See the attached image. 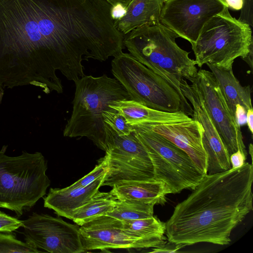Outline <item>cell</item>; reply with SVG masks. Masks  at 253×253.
<instances>
[{
    "label": "cell",
    "mask_w": 253,
    "mask_h": 253,
    "mask_svg": "<svg viewBox=\"0 0 253 253\" xmlns=\"http://www.w3.org/2000/svg\"><path fill=\"white\" fill-rule=\"evenodd\" d=\"M112 35L105 0H0V91L33 85L63 92L83 60H99Z\"/></svg>",
    "instance_id": "cell-1"
},
{
    "label": "cell",
    "mask_w": 253,
    "mask_h": 253,
    "mask_svg": "<svg viewBox=\"0 0 253 253\" xmlns=\"http://www.w3.org/2000/svg\"><path fill=\"white\" fill-rule=\"evenodd\" d=\"M253 166L207 174L192 192L174 208L165 223L170 243L226 245L230 235L253 209Z\"/></svg>",
    "instance_id": "cell-2"
},
{
    "label": "cell",
    "mask_w": 253,
    "mask_h": 253,
    "mask_svg": "<svg viewBox=\"0 0 253 253\" xmlns=\"http://www.w3.org/2000/svg\"><path fill=\"white\" fill-rule=\"evenodd\" d=\"M177 38V34L159 22L138 27L125 35L123 45L135 59L184 96L180 88L182 79L190 81L198 70L189 52L176 43Z\"/></svg>",
    "instance_id": "cell-3"
},
{
    "label": "cell",
    "mask_w": 253,
    "mask_h": 253,
    "mask_svg": "<svg viewBox=\"0 0 253 253\" xmlns=\"http://www.w3.org/2000/svg\"><path fill=\"white\" fill-rule=\"evenodd\" d=\"M73 111L63 130L69 137H86L99 149L107 144L102 113L112 110L113 102L130 99L124 87L115 78L103 74L84 75L76 83Z\"/></svg>",
    "instance_id": "cell-4"
},
{
    "label": "cell",
    "mask_w": 253,
    "mask_h": 253,
    "mask_svg": "<svg viewBox=\"0 0 253 253\" xmlns=\"http://www.w3.org/2000/svg\"><path fill=\"white\" fill-rule=\"evenodd\" d=\"M0 150V208L14 211L17 217L29 211L46 194L50 180L47 162L39 152L22 151L14 157Z\"/></svg>",
    "instance_id": "cell-5"
},
{
    "label": "cell",
    "mask_w": 253,
    "mask_h": 253,
    "mask_svg": "<svg viewBox=\"0 0 253 253\" xmlns=\"http://www.w3.org/2000/svg\"><path fill=\"white\" fill-rule=\"evenodd\" d=\"M228 8L212 17L191 44L199 67L208 63L229 69L236 58L253 51L252 27L232 16Z\"/></svg>",
    "instance_id": "cell-6"
},
{
    "label": "cell",
    "mask_w": 253,
    "mask_h": 253,
    "mask_svg": "<svg viewBox=\"0 0 253 253\" xmlns=\"http://www.w3.org/2000/svg\"><path fill=\"white\" fill-rule=\"evenodd\" d=\"M111 71L127 91L130 99L155 110L182 111L192 117L193 109L187 99L130 53L123 52L114 57Z\"/></svg>",
    "instance_id": "cell-7"
},
{
    "label": "cell",
    "mask_w": 253,
    "mask_h": 253,
    "mask_svg": "<svg viewBox=\"0 0 253 253\" xmlns=\"http://www.w3.org/2000/svg\"><path fill=\"white\" fill-rule=\"evenodd\" d=\"M151 161L154 178L163 182L171 194L194 190L206 175L183 150L145 126H132Z\"/></svg>",
    "instance_id": "cell-8"
},
{
    "label": "cell",
    "mask_w": 253,
    "mask_h": 253,
    "mask_svg": "<svg viewBox=\"0 0 253 253\" xmlns=\"http://www.w3.org/2000/svg\"><path fill=\"white\" fill-rule=\"evenodd\" d=\"M104 128L107 170L102 186L155 179L150 158L133 130L128 135H119L105 123Z\"/></svg>",
    "instance_id": "cell-9"
},
{
    "label": "cell",
    "mask_w": 253,
    "mask_h": 253,
    "mask_svg": "<svg viewBox=\"0 0 253 253\" xmlns=\"http://www.w3.org/2000/svg\"><path fill=\"white\" fill-rule=\"evenodd\" d=\"M190 82L200 98L229 156L240 149L247 155L240 127L231 114L212 73L200 69Z\"/></svg>",
    "instance_id": "cell-10"
},
{
    "label": "cell",
    "mask_w": 253,
    "mask_h": 253,
    "mask_svg": "<svg viewBox=\"0 0 253 253\" xmlns=\"http://www.w3.org/2000/svg\"><path fill=\"white\" fill-rule=\"evenodd\" d=\"M26 242L51 253L84 252L78 225L47 214L33 212L23 220Z\"/></svg>",
    "instance_id": "cell-11"
},
{
    "label": "cell",
    "mask_w": 253,
    "mask_h": 253,
    "mask_svg": "<svg viewBox=\"0 0 253 253\" xmlns=\"http://www.w3.org/2000/svg\"><path fill=\"white\" fill-rule=\"evenodd\" d=\"M226 7L225 0H165L160 22L192 44L205 24Z\"/></svg>",
    "instance_id": "cell-12"
},
{
    "label": "cell",
    "mask_w": 253,
    "mask_h": 253,
    "mask_svg": "<svg viewBox=\"0 0 253 253\" xmlns=\"http://www.w3.org/2000/svg\"><path fill=\"white\" fill-rule=\"evenodd\" d=\"M81 241L84 252L107 249L156 248L151 242L133 236L125 231L121 221L102 215L79 227Z\"/></svg>",
    "instance_id": "cell-13"
},
{
    "label": "cell",
    "mask_w": 253,
    "mask_h": 253,
    "mask_svg": "<svg viewBox=\"0 0 253 253\" xmlns=\"http://www.w3.org/2000/svg\"><path fill=\"white\" fill-rule=\"evenodd\" d=\"M181 92L192 106V119L198 121L204 129L202 144L207 156L208 174L231 169L229 154L195 88L184 79L180 84Z\"/></svg>",
    "instance_id": "cell-14"
},
{
    "label": "cell",
    "mask_w": 253,
    "mask_h": 253,
    "mask_svg": "<svg viewBox=\"0 0 253 253\" xmlns=\"http://www.w3.org/2000/svg\"><path fill=\"white\" fill-rule=\"evenodd\" d=\"M140 124L163 136L185 151L197 167L204 174H207V156L202 144L204 129L198 121L192 119L173 123Z\"/></svg>",
    "instance_id": "cell-15"
},
{
    "label": "cell",
    "mask_w": 253,
    "mask_h": 253,
    "mask_svg": "<svg viewBox=\"0 0 253 253\" xmlns=\"http://www.w3.org/2000/svg\"><path fill=\"white\" fill-rule=\"evenodd\" d=\"M105 174L83 187L51 188L43 198L44 207L53 210L59 216L71 219L73 211L86 203L99 191Z\"/></svg>",
    "instance_id": "cell-16"
},
{
    "label": "cell",
    "mask_w": 253,
    "mask_h": 253,
    "mask_svg": "<svg viewBox=\"0 0 253 253\" xmlns=\"http://www.w3.org/2000/svg\"><path fill=\"white\" fill-rule=\"evenodd\" d=\"M109 107L121 114L131 126L144 123H173L192 119L182 111L168 112L157 110L131 99L114 102Z\"/></svg>",
    "instance_id": "cell-17"
},
{
    "label": "cell",
    "mask_w": 253,
    "mask_h": 253,
    "mask_svg": "<svg viewBox=\"0 0 253 253\" xmlns=\"http://www.w3.org/2000/svg\"><path fill=\"white\" fill-rule=\"evenodd\" d=\"M111 191L118 200H134L155 205L164 204L166 196L171 194L163 182L156 179L120 182L114 184Z\"/></svg>",
    "instance_id": "cell-18"
},
{
    "label": "cell",
    "mask_w": 253,
    "mask_h": 253,
    "mask_svg": "<svg viewBox=\"0 0 253 253\" xmlns=\"http://www.w3.org/2000/svg\"><path fill=\"white\" fill-rule=\"evenodd\" d=\"M165 0H131L126 7L125 14L115 21L117 30L124 35L143 26L156 24Z\"/></svg>",
    "instance_id": "cell-19"
},
{
    "label": "cell",
    "mask_w": 253,
    "mask_h": 253,
    "mask_svg": "<svg viewBox=\"0 0 253 253\" xmlns=\"http://www.w3.org/2000/svg\"><path fill=\"white\" fill-rule=\"evenodd\" d=\"M219 86L231 114L235 119L236 106L239 104L247 111L253 108L250 85L242 86L235 76L232 67L219 68L206 64Z\"/></svg>",
    "instance_id": "cell-20"
},
{
    "label": "cell",
    "mask_w": 253,
    "mask_h": 253,
    "mask_svg": "<svg viewBox=\"0 0 253 253\" xmlns=\"http://www.w3.org/2000/svg\"><path fill=\"white\" fill-rule=\"evenodd\" d=\"M121 226L129 234L151 242L156 248L166 244L165 223L154 215L141 219L121 221Z\"/></svg>",
    "instance_id": "cell-21"
},
{
    "label": "cell",
    "mask_w": 253,
    "mask_h": 253,
    "mask_svg": "<svg viewBox=\"0 0 253 253\" xmlns=\"http://www.w3.org/2000/svg\"><path fill=\"white\" fill-rule=\"evenodd\" d=\"M117 200L111 191H98L89 201L73 211L71 219L81 226L97 217L106 215L112 211Z\"/></svg>",
    "instance_id": "cell-22"
},
{
    "label": "cell",
    "mask_w": 253,
    "mask_h": 253,
    "mask_svg": "<svg viewBox=\"0 0 253 253\" xmlns=\"http://www.w3.org/2000/svg\"><path fill=\"white\" fill-rule=\"evenodd\" d=\"M155 205L134 200H117L112 211L106 215L120 221L149 217L153 215Z\"/></svg>",
    "instance_id": "cell-23"
},
{
    "label": "cell",
    "mask_w": 253,
    "mask_h": 253,
    "mask_svg": "<svg viewBox=\"0 0 253 253\" xmlns=\"http://www.w3.org/2000/svg\"><path fill=\"white\" fill-rule=\"evenodd\" d=\"M33 245L18 240L12 232H0V253H41Z\"/></svg>",
    "instance_id": "cell-24"
},
{
    "label": "cell",
    "mask_w": 253,
    "mask_h": 253,
    "mask_svg": "<svg viewBox=\"0 0 253 253\" xmlns=\"http://www.w3.org/2000/svg\"><path fill=\"white\" fill-rule=\"evenodd\" d=\"M104 122L108 124L119 135L129 134L132 130L125 118L115 109L105 111L102 113Z\"/></svg>",
    "instance_id": "cell-25"
},
{
    "label": "cell",
    "mask_w": 253,
    "mask_h": 253,
    "mask_svg": "<svg viewBox=\"0 0 253 253\" xmlns=\"http://www.w3.org/2000/svg\"><path fill=\"white\" fill-rule=\"evenodd\" d=\"M107 170V161L105 156L98 160V165L89 173L67 187L69 189L83 187L91 184L104 174Z\"/></svg>",
    "instance_id": "cell-26"
},
{
    "label": "cell",
    "mask_w": 253,
    "mask_h": 253,
    "mask_svg": "<svg viewBox=\"0 0 253 253\" xmlns=\"http://www.w3.org/2000/svg\"><path fill=\"white\" fill-rule=\"evenodd\" d=\"M23 226V221L0 211V232H13Z\"/></svg>",
    "instance_id": "cell-27"
},
{
    "label": "cell",
    "mask_w": 253,
    "mask_h": 253,
    "mask_svg": "<svg viewBox=\"0 0 253 253\" xmlns=\"http://www.w3.org/2000/svg\"><path fill=\"white\" fill-rule=\"evenodd\" d=\"M244 3L241 9L239 20L249 24L252 28L253 25V0H243Z\"/></svg>",
    "instance_id": "cell-28"
},
{
    "label": "cell",
    "mask_w": 253,
    "mask_h": 253,
    "mask_svg": "<svg viewBox=\"0 0 253 253\" xmlns=\"http://www.w3.org/2000/svg\"><path fill=\"white\" fill-rule=\"evenodd\" d=\"M247 155L240 149L230 156L231 169H234L242 167L246 163Z\"/></svg>",
    "instance_id": "cell-29"
},
{
    "label": "cell",
    "mask_w": 253,
    "mask_h": 253,
    "mask_svg": "<svg viewBox=\"0 0 253 253\" xmlns=\"http://www.w3.org/2000/svg\"><path fill=\"white\" fill-rule=\"evenodd\" d=\"M246 114L247 110L243 106L239 104L236 105L235 119L240 127L246 124Z\"/></svg>",
    "instance_id": "cell-30"
},
{
    "label": "cell",
    "mask_w": 253,
    "mask_h": 253,
    "mask_svg": "<svg viewBox=\"0 0 253 253\" xmlns=\"http://www.w3.org/2000/svg\"><path fill=\"white\" fill-rule=\"evenodd\" d=\"M126 8L120 4L112 6L111 9V15L113 19L116 21L122 18L126 12Z\"/></svg>",
    "instance_id": "cell-31"
},
{
    "label": "cell",
    "mask_w": 253,
    "mask_h": 253,
    "mask_svg": "<svg viewBox=\"0 0 253 253\" xmlns=\"http://www.w3.org/2000/svg\"><path fill=\"white\" fill-rule=\"evenodd\" d=\"M182 247L179 245H175L174 247H167L166 245L160 248H153L152 251L150 252L152 253H174L177 251L178 249H180Z\"/></svg>",
    "instance_id": "cell-32"
},
{
    "label": "cell",
    "mask_w": 253,
    "mask_h": 253,
    "mask_svg": "<svg viewBox=\"0 0 253 253\" xmlns=\"http://www.w3.org/2000/svg\"><path fill=\"white\" fill-rule=\"evenodd\" d=\"M225 1L228 8L233 10H239L243 6V0H225Z\"/></svg>",
    "instance_id": "cell-33"
},
{
    "label": "cell",
    "mask_w": 253,
    "mask_h": 253,
    "mask_svg": "<svg viewBox=\"0 0 253 253\" xmlns=\"http://www.w3.org/2000/svg\"><path fill=\"white\" fill-rule=\"evenodd\" d=\"M246 124L249 130L252 134L253 133V109H249L247 111Z\"/></svg>",
    "instance_id": "cell-34"
},
{
    "label": "cell",
    "mask_w": 253,
    "mask_h": 253,
    "mask_svg": "<svg viewBox=\"0 0 253 253\" xmlns=\"http://www.w3.org/2000/svg\"><path fill=\"white\" fill-rule=\"evenodd\" d=\"M112 6L120 4L124 6L125 8L127 7L129 3L131 0H106Z\"/></svg>",
    "instance_id": "cell-35"
},
{
    "label": "cell",
    "mask_w": 253,
    "mask_h": 253,
    "mask_svg": "<svg viewBox=\"0 0 253 253\" xmlns=\"http://www.w3.org/2000/svg\"><path fill=\"white\" fill-rule=\"evenodd\" d=\"M249 153L251 156V159H253V145L251 143L249 145Z\"/></svg>",
    "instance_id": "cell-36"
}]
</instances>
